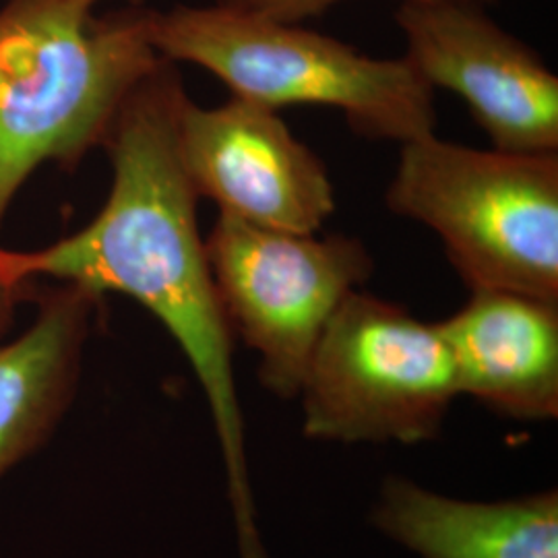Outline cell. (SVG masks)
I'll return each mask as SVG.
<instances>
[{"label":"cell","instance_id":"obj_7","mask_svg":"<svg viewBox=\"0 0 558 558\" xmlns=\"http://www.w3.org/2000/svg\"><path fill=\"white\" fill-rule=\"evenodd\" d=\"M405 59L465 101L493 149L558 154V77L476 0H401Z\"/></svg>","mask_w":558,"mask_h":558},{"label":"cell","instance_id":"obj_2","mask_svg":"<svg viewBox=\"0 0 558 558\" xmlns=\"http://www.w3.org/2000/svg\"><path fill=\"white\" fill-rule=\"evenodd\" d=\"M143 0H2L0 230L41 166L75 170L163 57Z\"/></svg>","mask_w":558,"mask_h":558},{"label":"cell","instance_id":"obj_9","mask_svg":"<svg viewBox=\"0 0 558 558\" xmlns=\"http://www.w3.org/2000/svg\"><path fill=\"white\" fill-rule=\"evenodd\" d=\"M459 396L502 416H558V302L505 290H476L440 320Z\"/></svg>","mask_w":558,"mask_h":558},{"label":"cell","instance_id":"obj_8","mask_svg":"<svg viewBox=\"0 0 558 558\" xmlns=\"http://www.w3.org/2000/svg\"><path fill=\"white\" fill-rule=\"evenodd\" d=\"M180 161L199 199L260 228L317 234L336 211L319 156L278 110L232 96L205 108L189 96L177 122Z\"/></svg>","mask_w":558,"mask_h":558},{"label":"cell","instance_id":"obj_6","mask_svg":"<svg viewBox=\"0 0 558 558\" xmlns=\"http://www.w3.org/2000/svg\"><path fill=\"white\" fill-rule=\"evenodd\" d=\"M205 248L221 311L232 336L259 356L263 387L296 398L325 325L375 271L368 246L218 214Z\"/></svg>","mask_w":558,"mask_h":558},{"label":"cell","instance_id":"obj_11","mask_svg":"<svg viewBox=\"0 0 558 558\" xmlns=\"http://www.w3.org/2000/svg\"><path fill=\"white\" fill-rule=\"evenodd\" d=\"M373 523L420 558H558V495L478 502L385 480Z\"/></svg>","mask_w":558,"mask_h":558},{"label":"cell","instance_id":"obj_3","mask_svg":"<svg viewBox=\"0 0 558 558\" xmlns=\"http://www.w3.org/2000/svg\"><path fill=\"white\" fill-rule=\"evenodd\" d=\"M149 29L163 59L201 66L265 108H336L362 137L399 145L437 131L435 89L405 57L375 59L302 23L218 2L151 9Z\"/></svg>","mask_w":558,"mask_h":558},{"label":"cell","instance_id":"obj_1","mask_svg":"<svg viewBox=\"0 0 558 558\" xmlns=\"http://www.w3.org/2000/svg\"><path fill=\"white\" fill-rule=\"evenodd\" d=\"M186 96L172 60L141 81L101 147L110 158L112 184L98 216L41 248L0 246V279L15 290L48 278L100 296L117 292L160 320L189 360L216 424L240 558H267L244 451L234 336L201 236L199 195L180 161L177 122Z\"/></svg>","mask_w":558,"mask_h":558},{"label":"cell","instance_id":"obj_5","mask_svg":"<svg viewBox=\"0 0 558 558\" xmlns=\"http://www.w3.org/2000/svg\"><path fill=\"white\" fill-rule=\"evenodd\" d=\"M296 398L308 439L418 445L439 435L459 391L437 323L354 290L325 325Z\"/></svg>","mask_w":558,"mask_h":558},{"label":"cell","instance_id":"obj_10","mask_svg":"<svg viewBox=\"0 0 558 558\" xmlns=\"http://www.w3.org/2000/svg\"><path fill=\"white\" fill-rule=\"evenodd\" d=\"M100 294L57 283L29 327L0 345V480L54 435L80 389Z\"/></svg>","mask_w":558,"mask_h":558},{"label":"cell","instance_id":"obj_13","mask_svg":"<svg viewBox=\"0 0 558 558\" xmlns=\"http://www.w3.org/2000/svg\"><path fill=\"white\" fill-rule=\"evenodd\" d=\"M21 292L23 290H15L0 279V345L7 341V333H9L11 323L15 317V306H17Z\"/></svg>","mask_w":558,"mask_h":558},{"label":"cell","instance_id":"obj_12","mask_svg":"<svg viewBox=\"0 0 558 558\" xmlns=\"http://www.w3.org/2000/svg\"><path fill=\"white\" fill-rule=\"evenodd\" d=\"M232 11L257 15L279 23L315 20L343 0H214Z\"/></svg>","mask_w":558,"mask_h":558},{"label":"cell","instance_id":"obj_4","mask_svg":"<svg viewBox=\"0 0 558 558\" xmlns=\"http://www.w3.org/2000/svg\"><path fill=\"white\" fill-rule=\"evenodd\" d=\"M387 209L433 230L470 292L558 302V154L401 143Z\"/></svg>","mask_w":558,"mask_h":558}]
</instances>
